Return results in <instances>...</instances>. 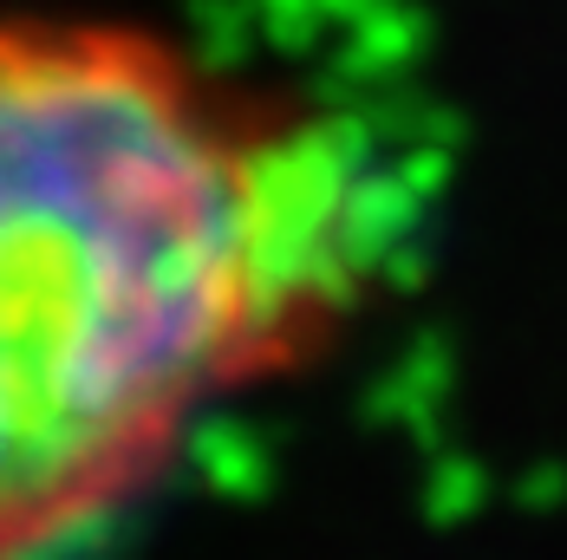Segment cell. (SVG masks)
Here are the masks:
<instances>
[{"instance_id": "1", "label": "cell", "mask_w": 567, "mask_h": 560, "mask_svg": "<svg viewBox=\"0 0 567 560\" xmlns=\"http://www.w3.org/2000/svg\"><path fill=\"white\" fill-rule=\"evenodd\" d=\"M392 183L333 105L164 27L0 7V560L137 502L372 300Z\"/></svg>"}]
</instances>
